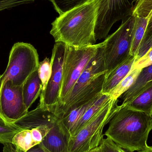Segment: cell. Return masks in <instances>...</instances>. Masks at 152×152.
Wrapping results in <instances>:
<instances>
[{"label":"cell","instance_id":"24","mask_svg":"<svg viewBox=\"0 0 152 152\" xmlns=\"http://www.w3.org/2000/svg\"><path fill=\"white\" fill-rule=\"evenodd\" d=\"M60 15L84 4L88 0H49Z\"/></svg>","mask_w":152,"mask_h":152},{"label":"cell","instance_id":"35","mask_svg":"<svg viewBox=\"0 0 152 152\" xmlns=\"http://www.w3.org/2000/svg\"><path fill=\"white\" fill-rule=\"evenodd\" d=\"M1 75H0V89H1ZM0 117H1V116Z\"/></svg>","mask_w":152,"mask_h":152},{"label":"cell","instance_id":"19","mask_svg":"<svg viewBox=\"0 0 152 152\" xmlns=\"http://www.w3.org/2000/svg\"><path fill=\"white\" fill-rule=\"evenodd\" d=\"M141 69H132L130 72L110 93L109 94L113 100H118L126 92L135 82Z\"/></svg>","mask_w":152,"mask_h":152},{"label":"cell","instance_id":"4","mask_svg":"<svg viewBox=\"0 0 152 152\" xmlns=\"http://www.w3.org/2000/svg\"><path fill=\"white\" fill-rule=\"evenodd\" d=\"M118 102V99H111L77 134L70 137L69 152H89L100 146L104 127L120 108Z\"/></svg>","mask_w":152,"mask_h":152},{"label":"cell","instance_id":"16","mask_svg":"<svg viewBox=\"0 0 152 152\" xmlns=\"http://www.w3.org/2000/svg\"><path fill=\"white\" fill-rule=\"evenodd\" d=\"M152 80V64L142 69L134 85L121 96L125 104L133 100L146 84Z\"/></svg>","mask_w":152,"mask_h":152},{"label":"cell","instance_id":"20","mask_svg":"<svg viewBox=\"0 0 152 152\" xmlns=\"http://www.w3.org/2000/svg\"><path fill=\"white\" fill-rule=\"evenodd\" d=\"M134 17H135V22L133 31V39L131 50V55L136 57L140 44L143 37L148 21L144 18L137 16Z\"/></svg>","mask_w":152,"mask_h":152},{"label":"cell","instance_id":"10","mask_svg":"<svg viewBox=\"0 0 152 152\" xmlns=\"http://www.w3.org/2000/svg\"><path fill=\"white\" fill-rule=\"evenodd\" d=\"M28 112L23 100L22 86H13L10 80L1 84L0 89V116L14 123Z\"/></svg>","mask_w":152,"mask_h":152},{"label":"cell","instance_id":"21","mask_svg":"<svg viewBox=\"0 0 152 152\" xmlns=\"http://www.w3.org/2000/svg\"><path fill=\"white\" fill-rule=\"evenodd\" d=\"M12 143L25 152L37 145L33 139L31 129H24L17 133L12 139Z\"/></svg>","mask_w":152,"mask_h":152},{"label":"cell","instance_id":"8","mask_svg":"<svg viewBox=\"0 0 152 152\" xmlns=\"http://www.w3.org/2000/svg\"><path fill=\"white\" fill-rule=\"evenodd\" d=\"M136 0H100L98 5L95 36L96 40L105 39L113 25L133 13Z\"/></svg>","mask_w":152,"mask_h":152},{"label":"cell","instance_id":"3","mask_svg":"<svg viewBox=\"0 0 152 152\" xmlns=\"http://www.w3.org/2000/svg\"><path fill=\"white\" fill-rule=\"evenodd\" d=\"M103 45L102 42L63 102L52 111L59 118L69 110L86 104L102 94L107 72L103 56Z\"/></svg>","mask_w":152,"mask_h":152},{"label":"cell","instance_id":"27","mask_svg":"<svg viewBox=\"0 0 152 152\" xmlns=\"http://www.w3.org/2000/svg\"><path fill=\"white\" fill-rule=\"evenodd\" d=\"M35 0H0V11L22 4L32 3Z\"/></svg>","mask_w":152,"mask_h":152},{"label":"cell","instance_id":"12","mask_svg":"<svg viewBox=\"0 0 152 152\" xmlns=\"http://www.w3.org/2000/svg\"><path fill=\"white\" fill-rule=\"evenodd\" d=\"M59 120L53 113L38 105L13 124L23 129H31L44 125L54 126Z\"/></svg>","mask_w":152,"mask_h":152},{"label":"cell","instance_id":"14","mask_svg":"<svg viewBox=\"0 0 152 152\" xmlns=\"http://www.w3.org/2000/svg\"><path fill=\"white\" fill-rule=\"evenodd\" d=\"M42 82L37 70L32 73L22 86L23 100L28 110L37 99L42 92Z\"/></svg>","mask_w":152,"mask_h":152},{"label":"cell","instance_id":"32","mask_svg":"<svg viewBox=\"0 0 152 152\" xmlns=\"http://www.w3.org/2000/svg\"><path fill=\"white\" fill-rule=\"evenodd\" d=\"M113 147H114V152H127L125 151V150L121 148L120 146H118V145L114 143L113 145Z\"/></svg>","mask_w":152,"mask_h":152},{"label":"cell","instance_id":"7","mask_svg":"<svg viewBox=\"0 0 152 152\" xmlns=\"http://www.w3.org/2000/svg\"><path fill=\"white\" fill-rule=\"evenodd\" d=\"M101 45L100 43L87 47L77 48L66 45L59 101L54 108L63 102Z\"/></svg>","mask_w":152,"mask_h":152},{"label":"cell","instance_id":"25","mask_svg":"<svg viewBox=\"0 0 152 152\" xmlns=\"http://www.w3.org/2000/svg\"><path fill=\"white\" fill-rule=\"evenodd\" d=\"M152 48V20L148 22L136 56L135 62L144 56Z\"/></svg>","mask_w":152,"mask_h":152},{"label":"cell","instance_id":"13","mask_svg":"<svg viewBox=\"0 0 152 152\" xmlns=\"http://www.w3.org/2000/svg\"><path fill=\"white\" fill-rule=\"evenodd\" d=\"M136 61V57L132 56L124 63L106 74L102 94L109 93L131 71Z\"/></svg>","mask_w":152,"mask_h":152},{"label":"cell","instance_id":"30","mask_svg":"<svg viewBox=\"0 0 152 152\" xmlns=\"http://www.w3.org/2000/svg\"><path fill=\"white\" fill-rule=\"evenodd\" d=\"M3 152H25L17 148L12 143L4 145Z\"/></svg>","mask_w":152,"mask_h":152},{"label":"cell","instance_id":"34","mask_svg":"<svg viewBox=\"0 0 152 152\" xmlns=\"http://www.w3.org/2000/svg\"><path fill=\"white\" fill-rule=\"evenodd\" d=\"M89 152H102V149H101V146H98L96 148H95L94 150H92Z\"/></svg>","mask_w":152,"mask_h":152},{"label":"cell","instance_id":"15","mask_svg":"<svg viewBox=\"0 0 152 152\" xmlns=\"http://www.w3.org/2000/svg\"><path fill=\"white\" fill-rule=\"evenodd\" d=\"M124 104L129 109L152 116V80L145 85L132 101Z\"/></svg>","mask_w":152,"mask_h":152},{"label":"cell","instance_id":"5","mask_svg":"<svg viewBox=\"0 0 152 152\" xmlns=\"http://www.w3.org/2000/svg\"><path fill=\"white\" fill-rule=\"evenodd\" d=\"M135 17L133 15L122 20L115 32L105 38L103 56L106 74H109L130 57Z\"/></svg>","mask_w":152,"mask_h":152},{"label":"cell","instance_id":"11","mask_svg":"<svg viewBox=\"0 0 152 152\" xmlns=\"http://www.w3.org/2000/svg\"><path fill=\"white\" fill-rule=\"evenodd\" d=\"M70 134L59 120L39 145L45 152H69Z\"/></svg>","mask_w":152,"mask_h":152},{"label":"cell","instance_id":"33","mask_svg":"<svg viewBox=\"0 0 152 152\" xmlns=\"http://www.w3.org/2000/svg\"><path fill=\"white\" fill-rule=\"evenodd\" d=\"M137 152H152V146H149L147 145L146 147H145L143 150L142 151H138Z\"/></svg>","mask_w":152,"mask_h":152},{"label":"cell","instance_id":"9","mask_svg":"<svg viewBox=\"0 0 152 152\" xmlns=\"http://www.w3.org/2000/svg\"><path fill=\"white\" fill-rule=\"evenodd\" d=\"M66 50L65 44L60 42H55L50 60L51 76L46 89L41 92L40 95L38 105L44 110L51 112L59 101Z\"/></svg>","mask_w":152,"mask_h":152},{"label":"cell","instance_id":"17","mask_svg":"<svg viewBox=\"0 0 152 152\" xmlns=\"http://www.w3.org/2000/svg\"><path fill=\"white\" fill-rule=\"evenodd\" d=\"M111 99V98L109 94H102L100 95L79 121L72 136L77 134L94 116L104 107Z\"/></svg>","mask_w":152,"mask_h":152},{"label":"cell","instance_id":"31","mask_svg":"<svg viewBox=\"0 0 152 152\" xmlns=\"http://www.w3.org/2000/svg\"><path fill=\"white\" fill-rule=\"evenodd\" d=\"M26 152H45L40 145H37L28 150Z\"/></svg>","mask_w":152,"mask_h":152},{"label":"cell","instance_id":"26","mask_svg":"<svg viewBox=\"0 0 152 152\" xmlns=\"http://www.w3.org/2000/svg\"><path fill=\"white\" fill-rule=\"evenodd\" d=\"M37 71L42 85V92H43L47 88L52 74L51 63L48 58H45L39 63Z\"/></svg>","mask_w":152,"mask_h":152},{"label":"cell","instance_id":"18","mask_svg":"<svg viewBox=\"0 0 152 152\" xmlns=\"http://www.w3.org/2000/svg\"><path fill=\"white\" fill-rule=\"evenodd\" d=\"M98 97L86 104L70 110L61 119H60L61 124L68 131L71 136L73 135L79 121Z\"/></svg>","mask_w":152,"mask_h":152},{"label":"cell","instance_id":"23","mask_svg":"<svg viewBox=\"0 0 152 152\" xmlns=\"http://www.w3.org/2000/svg\"><path fill=\"white\" fill-rule=\"evenodd\" d=\"M132 15L152 20V0H136Z\"/></svg>","mask_w":152,"mask_h":152},{"label":"cell","instance_id":"29","mask_svg":"<svg viewBox=\"0 0 152 152\" xmlns=\"http://www.w3.org/2000/svg\"><path fill=\"white\" fill-rule=\"evenodd\" d=\"M114 142L109 138H104L100 145L102 152H114Z\"/></svg>","mask_w":152,"mask_h":152},{"label":"cell","instance_id":"28","mask_svg":"<svg viewBox=\"0 0 152 152\" xmlns=\"http://www.w3.org/2000/svg\"><path fill=\"white\" fill-rule=\"evenodd\" d=\"M152 64V48L144 56L135 62L133 69H142Z\"/></svg>","mask_w":152,"mask_h":152},{"label":"cell","instance_id":"22","mask_svg":"<svg viewBox=\"0 0 152 152\" xmlns=\"http://www.w3.org/2000/svg\"><path fill=\"white\" fill-rule=\"evenodd\" d=\"M24 129L13 124L7 122L0 117V143L4 145L12 143L14 136Z\"/></svg>","mask_w":152,"mask_h":152},{"label":"cell","instance_id":"6","mask_svg":"<svg viewBox=\"0 0 152 152\" xmlns=\"http://www.w3.org/2000/svg\"><path fill=\"white\" fill-rule=\"evenodd\" d=\"M39 56L33 45L28 43L17 42L12 46L9 61L1 75V84L10 80L13 86H23L30 75L38 69Z\"/></svg>","mask_w":152,"mask_h":152},{"label":"cell","instance_id":"2","mask_svg":"<svg viewBox=\"0 0 152 152\" xmlns=\"http://www.w3.org/2000/svg\"><path fill=\"white\" fill-rule=\"evenodd\" d=\"M109 124L104 136L124 150L138 151L148 145L152 116L121 104Z\"/></svg>","mask_w":152,"mask_h":152},{"label":"cell","instance_id":"1","mask_svg":"<svg viewBox=\"0 0 152 152\" xmlns=\"http://www.w3.org/2000/svg\"><path fill=\"white\" fill-rule=\"evenodd\" d=\"M100 1L88 0L56 18L50 31L55 42L77 48L96 44L95 27Z\"/></svg>","mask_w":152,"mask_h":152}]
</instances>
